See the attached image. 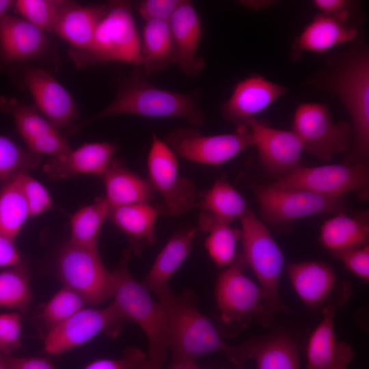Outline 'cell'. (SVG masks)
<instances>
[{
	"instance_id": "obj_1",
	"label": "cell",
	"mask_w": 369,
	"mask_h": 369,
	"mask_svg": "<svg viewBox=\"0 0 369 369\" xmlns=\"http://www.w3.org/2000/svg\"><path fill=\"white\" fill-rule=\"evenodd\" d=\"M361 32L351 47L330 58L311 83L336 96L348 111L352 151L346 163H368L369 156V52Z\"/></svg>"
},
{
	"instance_id": "obj_2",
	"label": "cell",
	"mask_w": 369,
	"mask_h": 369,
	"mask_svg": "<svg viewBox=\"0 0 369 369\" xmlns=\"http://www.w3.org/2000/svg\"><path fill=\"white\" fill-rule=\"evenodd\" d=\"M165 307L169 321V366L184 362H195L200 357L213 353H223L238 366L249 359L248 344L230 345L210 319L197 308L190 292L178 296L172 290L159 298Z\"/></svg>"
},
{
	"instance_id": "obj_3",
	"label": "cell",
	"mask_w": 369,
	"mask_h": 369,
	"mask_svg": "<svg viewBox=\"0 0 369 369\" xmlns=\"http://www.w3.org/2000/svg\"><path fill=\"white\" fill-rule=\"evenodd\" d=\"M146 76L144 70H135L107 107L73 124L67 133L73 135L98 120L117 115L182 118L195 126L204 123L205 115L200 107V92L183 94L162 89L151 84Z\"/></svg>"
},
{
	"instance_id": "obj_4",
	"label": "cell",
	"mask_w": 369,
	"mask_h": 369,
	"mask_svg": "<svg viewBox=\"0 0 369 369\" xmlns=\"http://www.w3.org/2000/svg\"><path fill=\"white\" fill-rule=\"evenodd\" d=\"M129 253L125 252L113 271L115 279L113 301L123 316L135 322L149 342L147 361L143 369H163L169 351V329L166 310L155 301L128 268Z\"/></svg>"
},
{
	"instance_id": "obj_5",
	"label": "cell",
	"mask_w": 369,
	"mask_h": 369,
	"mask_svg": "<svg viewBox=\"0 0 369 369\" xmlns=\"http://www.w3.org/2000/svg\"><path fill=\"white\" fill-rule=\"evenodd\" d=\"M70 56L79 67L112 62L140 66L141 40L130 3L126 1L108 3L88 47Z\"/></svg>"
},
{
	"instance_id": "obj_6",
	"label": "cell",
	"mask_w": 369,
	"mask_h": 369,
	"mask_svg": "<svg viewBox=\"0 0 369 369\" xmlns=\"http://www.w3.org/2000/svg\"><path fill=\"white\" fill-rule=\"evenodd\" d=\"M243 262L251 269L262 289L266 305L275 314L290 312L279 296L284 266L282 251L266 226L249 210L240 219Z\"/></svg>"
},
{
	"instance_id": "obj_7",
	"label": "cell",
	"mask_w": 369,
	"mask_h": 369,
	"mask_svg": "<svg viewBox=\"0 0 369 369\" xmlns=\"http://www.w3.org/2000/svg\"><path fill=\"white\" fill-rule=\"evenodd\" d=\"M148 180L161 199L160 213L169 217L183 215L197 206L198 193L193 182L180 172L177 156L153 134L147 159Z\"/></svg>"
},
{
	"instance_id": "obj_8",
	"label": "cell",
	"mask_w": 369,
	"mask_h": 369,
	"mask_svg": "<svg viewBox=\"0 0 369 369\" xmlns=\"http://www.w3.org/2000/svg\"><path fill=\"white\" fill-rule=\"evenodd\" d=\"M57 267L64 286L77 293L86 305H99L113 297V273L105 266L98 249L68 241L59 254Z\"/></svg>"
},
{
	"instance_id": "obj_9",
	"label": "cell",
	"mask_w": 369,
	"mask_h": 369,
	"mask_svg": "<svg viewBox=\"0 0 369 369\" xmlns=\"http://www.w3.org/2000/svg\"><path fill=\"white\" fill-rule=\"evenodd\" d=\"M239 262L226 268L219 275L215 297L221 320L227 325H245L256 320L268 327L275 314L266 305L260 285L246 276Z\"/></svg>"
},
{
	"instance_id": "obj_10",
	"label": "cell",
	"mask_w": 369,
	"mask_h": 369,
	"mask_svg": "<svg viewBox=\"0 0 369 369\" xmlns=\"http://www.w3.org/2000/svg\"><path fill=\"white\" fill-rule=\"evenodd\" d=\"M292 131L299 138L304 151L325 161L348 150L353 141L351 124L335 122L329 107L321 103L299 105L295 111Z\"/></svg>"
},
{
	"instance_id": "obj_11",
	"label": "cell",
	"mask_w": 369,
	"mask_h": 369,
	"mask_svg": "<svg viewBox=\"0 0 369 369\" xmlns=\"http://www.w3.org/2000/svg\"><path fill=\"white\" fill-rule=\"evenodd\" d=\"M329 197H344L356 191L361 197L368 196L369 169L365 163H345L316 167H300L271 183Z\"/></svg>"
},
{
	"instance_id": "obj_12",
	"label": "cell",
	"mask_w": 369,
	"mask_h": 369,
	"mask_svg": "<svg viewBox=\"0 0 369 369\" xmlns=\"http://www.w3.org/2000/svg\"><path fill=\"white\" fill-rule=\"evenodd\" d=\"M253 191L267 223L284 225L321 213H344V197H329L305 190L255 184Z\"/></svg>"
},
{
	"instance_id": "obj_13",
	"label": "cell",
	"mask_w": 369,
	"mask_h": 369,
	"mask_svg": "<svg viewBox=\"0 0 369 369\" xmlns=\"http://www.w3.org/2000/svg\"><path fill=\"white\" fill-rule=\"evenodd\" d=\"M176 156L208 165H222L253 146L248 126L234 133L205 135L192 128H180L167 134L165 140Z\"/></svg>"
},
{
	"instance_id": "obj_14",
	"label": "cell",
	"mask_w": 369,
	"mask_h": 369,
	"mask_svg": "<svg viewBox=\"0 0 369 369\" xmlns=\"http://www.w3.org/2000/svg\"><path fill=\"white\" fill-rule=\"evenodd\" d=\"M126 320L113 303L102 308H84L48 332L43 351L59 356L84 344L101 332L114 336Z\"/></svg>"
},
{
	"instance_id": "obj_15",
	"label": "cell",
	"mask_w": 369,
	"mask_h": 369,
	"mask_svg": "<svg viewBox=\"0 0 369 369\" xmlns=\"http://www.w3.org/2000/svg\"><path fill=\"white\" fill-rule=\"evenodd\" d=\"M23 81L38 111L57 130H68L78 118L74 99L48 71L32 66L25 67Z\"/></svg>"
},
{
	"instance_id": "obj_16",
	"label": "cell",
	"mask_w": 369,
	"mask_h": 369,
	"mask_svg": "<svg viewBox=\"0 0 369 369\" xmlns=\"http://www.w3.org/2000/svg\"><path fill=\"white\" fill-rule=\"evenodd\" d=\"M247 126L260 161L268 171L282 177L302 166L303 147L292 130L273 128L255 118L249 120Z\"/></svg>"
},
{
	"instance_id": "obj_17",
	"label": "cell",
	"mask_w": 369,
	"mask_h": 369,
	"mask_svg": "<svg viewBox=\"0 0 369 369\" xmlns=\"http://www.w3.org/2000/svg\"><path fill=\"white\" fill-rule=\"evenodd\" d=\"M287 92L286 87L259 74H252L238 81L230 97L222 105L223 116L236 128L247 122Z\"/></svg>"
},
{
	"instance_id": "obj_18",
	"label": "cell",
	"mask_w": 369,
	"mask_h": 369,
	"mask_svg": "<svg viewBox=\"0 0 369 369\" xmlns=\"http://www.w3.org/2000/svg\"><path fill=\"white\" fill-rule=\"evenodd\" d=\"M345 295L323 310V319L312 333L307 346L305 369H350L355 351L338 339L334 328L337 308Z\"/></svg>"
},
{
	"instance_id": "obj_19",
	"label": "cell",
	"mask_w": 369,
	"mask_h": 369,
	"mask_svg": "<svg viewBox=\"0 0 369 369\" xmlns=\"http://www.w3.org/2000/svg\"><path fill=\"white\" fill-rule=\"evenodd\" d=\"M48 47L45 32L29 21L8 14L0 18V70L12 63L38 58Z\"/></svg>"
},
{
	"instance_id": "obj_20",
	"label": "cell",
	"mask_w": 369,
	"mask_h": 369,
	"mask_svg": "<svg viewBox=\"0 0 369 369\" xmlns=\"http://www.w3.org/2000/svg\"><path fill=\"white\" fill-rule=\"evenodd\" d=\"M116 146L111 143H85L62 159H50L42 165L52 180H63L80 175L102 177L114 160Z\"/></svg>"
},
{
	"instance_id": "obj_21",
	"label": "cell",
	"mask_w": 369,
	"mask_h": 369,
	"mask_svg": "<svg viewBox=\"0 0 369 369\" xmlns=\"http://www.w3.org/2000/svg\"><path fill=\"white\" fill-rule=\"evenodd\" d=\"M176 48V63L187 76H199L204 59L197 55L202 39V25L198 14L190 1L183 0L169 20Z\"/></svg>"
},
{
	"instance_id": "obj_22",
	"label": "cell",
	"mask_w": 369,
	"mask_h": 369,
	"mask_svg": "<svg viewBox=\"0 0 369 369\" xmlns=\"http://www.w3.org/2000/svg\"><path fill=\"white\" fill-rule=\"evenodd\" d=\"M196 206L200 210L197 228L206 233L216 226L241 219L249 210L244 197L224 176L198 195Z\"/></svg>"
},
{
	"instance_id": "obj_23",
	"label": "cell",
	"mask_w": 369,
	"mask_h": 369,
	"mask_svg": "<svg viewBox=\"0 0 369 369\" xmlns=\"http://www.w3.org/2000/svg\"><path fill=\"white\" fill-rule=\"evenodd\" d=\"M197 231V228H192L173 235L158 254L146 277L141 282L158 298L171 290L169 282L189 255Z\"/></svg>"
},
{
	"instance_id": "obj_24",
	"label": "cell",
	"mask_w": 369,
	"mask_h": 369,
	"mask_svg": "<svg viewBox=\"0 0 369 369\" xmlns=\"http://www.w3.org/2000/svg\"><path fill=\"white\" fill-rule=\"evenodd\" d=\"M287 273L298 297L312 308L320 306L327 300L336 282L334 270L321 261L290 263Z\"/></svg>"
},
{
	"instance_id": "obj_25",
	"label": "cell",
	"mask_w": 369,
	"mask_h": 369,
	"mask_svg": "<svg viewBox=\"0 0 369 369\" xmlns=\"http://www.w3.org/2000/svg\"><path fill=\"white\" fill-rule=\"evenodd\" d=\"M359 33L357 25L353 22L320 13L305 26L292 46L297 51L323 53L354 41Z\"/></svg>"
},
{
	"instance_id": "obj_26",
	"label": "cell",
	"mask_w": 369,
	"mask_h": 369,
	"mask_svg": "<svg viewBox=\"0 0 369 369\" xmlns=\"http://www.w3.org/2000/svg\"><path fill=\"white\" fill-rule=\"evenodd\" d=\"M102 178L104 197L110 208L152 204L154 199L155 191L149 180L129 169L118 159H114Z\"/></svg>"
},
{
	"instance_id": "obj_27",
	"label": "cell",
	"mask_w": 369,
	"mask_h": 369,
	"mask_svg": "<svg viewBox=\"0 0 369 369\" xmlns=\"http://www.w3.org/2000/svg\"><path fill=\"white\" fill-rule=\"evenodd\" d=\"M160 214L152 204H130L110 208L108 219L126 235L134 253L140 254L155 242V223Z\"/></svg>"
},
{
	"instance_id": "obj_28",
	"label": "cell",
	"mask_w": 369,
	"mask_h": 369,
	"mask_svg": "<svg viewBox=\"0 0 369 369\" xmlns=\"http://www.w3.org/2000/svg\"><path fill=\"white\" fill-rule=\"evenodd\" d=\"M108 4L82 6L74 2L62 14L54 32L70 46V55L85 51Z\"/></svg>"
},
{
	"instance_id": "obj_29",
	"label": "cell",
	"mask_w": 369,
	"mask_h": 369,
	"mask_svg": "<svg viewBox=\"0 0 369 369\" xmlns=\"http://www.w3.org/2000/svg\"><path fill=\"white\" fill-rule=\"evenodd\" d=\"M141 40V66L146 75L161 71L176 63V54L169 22L146 21Z\"/></svg>"
},
{
	"instance_id": "obj_30",
	"label": "cell",
	"mask_w": 369,
	"mask_h": 369,
	"mask_svg": "<svg viewBox=\"0 0 369 369\" xmlns=\"http://www.w3.org/2000/svg\"><path fill=\"white\" fill-rule=\"evenodd\" d=\"M366 217H351L344 213L327 220L320 228V241L331 253L368 244Z\"/></svg>"
},
{
	"instance_id": "obj_31",
	"label": "cell",
	"mask_w": 369,
	"mask_h": 369,
	"mask_svg": "<svg viewBox=\"0 0 369 369\" xmlns=\"http://www.w3.org/2000/svg\"><path fill=\"white\" fill-rule=\"evenodd\" d=\"M247 344L249 358L256 362L257 369H301L297 345L286 336Z\"/></svg>"
},
{
	"instance_id": "obj_32",
	"label": "cell",
	"mask_w": 369,
	"mask_h": 369,
	"mask_svg": "<svg viewBox=\"0 0 369 369\" xmlns=\"http://www.w3.org/2000/svg\"><path fill=\"white\" fill-rule=\"evenodd\" d=\"M110 206L104 197L77 210L70 218V242L79 246L98 249L100 231L108 219Z\"/></svg>"
},
{
	"instance_id": "obj_33",
	"label": "cell",
	"mask_w": 369,
	"mask_h": 369,
	"mask_svg": "<svg viewBox=\"0 0 369 369\" xmlns=\"http://www.w3.org/2000/svg\"><path fill=\"white\" fill-rule=\"evenodd\" d=\"M29 211L18 174L0 189V232L14 240L28 219Z\"/></svg>"
},
{
	"instance_id": "obj_34",
	"label": "cell",
	"mask_w": 369,
	"mask_h": 369,
	"mask_svg": "<svg viewBox=\"0 0 369 369\" xmlns=\"http://www.w3.org/2000/svg\"><path fill=\"white\" fill-rule=\"evenodd\" d=\"M0 109L13 118L24 141L57 129L37 108L23 104L14 98L1 96Z\"/></svg>"
},
{
	"instance_id": "obj_35",
	"label": "cell",
	"mask_w": 369,
	"mask_h": 369,
	"mask_svg": "<svg viewBox=\"0 0 369 369\" xmlns=\"http://www.w3.org/2000/svg\"><path fill=\"white\" fill-rule=\"evenodd\" d=\"M73 3L66 0H18L14 6L23 18L40 30L54 32L62 14Z\"/></svg>"
},
{
	"instance_id": "obj_36",
	"label": "cell",
	"mask_w": 369,
	"mask_h": 369,
	"mask_svg": "<svg viewBox=\"0 0 369 369\" xmlns=\"http://www.w3.org/2000/svg\"><path fill=\"white\" fill-rule=\"evenodd\" d=\"M32 298L27 272L20 264L0 273V307L25 311Z\"/></svg>"
},
{
	"instance_id": "obj_37",
	"label": "cell",
	"mask_w": 369,
	"mask_h": 369,
	"mask_svg": "<svg viewBox=\"0 0 369 369\" xmlns=\"http://www.w3.org/2000/svg\"><path fill=\"white\" fill-rule=\"evenodd\" d=\"M41 157L10 137L0 135V180L5 182L20 172L38 167Z\"/></svg>"
},
{
	"instance_id": "obj_38",
	"label": "cell",
	"mask_w": 369,
	"mask_h": 369,
	"mask_svg": "<svg viewBox=\"0 0 369 369\" xmlns=\"http://www.w3.org/2000/svg\"><path fill=\"white\" fill-rule=\"evenodd\" d=\"M204 245L211 260L219 266H229L236 262L237 242L241 230L230 224L215 226L208 232Z\"/></svg>"
},
{
	"instance_id": "obj_39",
	"label": "cell",
	"mask_w": 369,
	"mask_h": 369,
	"mask_svg": "<svg viewBox=\"0 0 369 369\" xmlns=\"http://www.w3.org/2000/svg\"><path fill=\"white\" fill-rule=\"evenodd\" d=\"M85 301L74 291L64 286L46 304L41 318L49 331L84 308Z\"/></svg>"
},
{
	"instance_id": "obj_40",
	"label": "cell",
	"mask_w": 369,
	"mask_h": 369,
	"mask_svg": "<svg viewBox=\"0 0 369 369\" xmlns=\"http://www.w3.org/2000/svg\"><path fill=\"white\" fill-rule=\"evenodd\" d=\"M18 177L28 204L30 218L36 217L54 207L48 189L28 171L20 172Z\"/></svg>"
},
{
	"instance_id": "obj_41",
	"label": "cell",
	"mask_w": 369,
	"mask_h": 369,
	"mask_svg": "<svg viewBox=\"0 0 369 369\" xmlns=\"http://www.w3.org/2000/svg\"><path fill=\"white\" fill-rule=\"evenodd\" d=\"M27 148L38 154L47 155L53 159H62L72 150L66 137L55 129L25 141Z\"/></svg>"
},
{
	"instance_id": "obj_42",
	"label": "cell",
	"mask_w": 369,
	"mask_h": 369,
	"mask_svg": "<svg viewBox=\"0 0 369 369\" xmlns=\"http://www.w3.org/2000/svg\"><path fill=\"white\" fill-rule=\"evenodd\" d=\"M22 323L18 312L0 314V351L8 354L21 344Z\"/></svg>"
},
{
	"instance_id": "obj_43",
	"label": "cell",
	"mask_w": 369,
	"mask_h": 369,
	"mask_svg": "<svg viewBox=\"0 0 369 369\" xmlns=\"http://www.w3.org/2000/svg\"><path fill=\"white\" fill-rule=\"evenodd\" d=\"M353 273L364 282L369 280V245L331 253Z\"/></svg>"
},
{
	"instance_id": "obj_44",
	"label": "cell",
	"mask_w": 369,
	"mask_h": 369,
	"mask_svg": "<svg viewBox=\"0 0 369 369\" xmlns=\"http://www.w3.org/2000/svg\"><path fill=\"white\" fill-rule=\"evenodd\" d=\"M147 355L137 348H129L118 359H102L88 364L84 369H143Z\"/></svg>"
},
{
	"instance_id": "obj_45",
	"label": "cell",
	"mask_w": 369,
	"mask_h": 369,
	"mask_svg": "<svg viewBox=\"0 0 369 369\" xmlns=\"http://www.w3.org/2000/svg\"><path fill=\"white\" fill-rule=\"evenodd\" d=\"M183 0H144L137 6L140 16L146 20L169 22Z\"/></svg>"
},
{
	"instance_id": "obj_46",
	"label": "cell",
	"mask_w": 369,
	"mask_h": 369,
	"mask_svg": "<svg viewBox=\"0 0 369 369\" xmlns=\"http://www.w3.org/2000/svg\"><path fill=\"white\" fill-rule=\"evenodd\" d=\"M313 4L321 14L331 15L343 21L351 18L352 3L344 0H315Z\"/></svg>"
},
{
	"instance_id": "obj_47",
	"label": "cell",
	"mask_w": 369,
	"mask_h": 369,
	"mask_svg": "<svg viewBox=\"0 0 369 369\" xmlns=\"http://www.w3.org/2000/svg\"><path fill=\"white\" fill-rule=\"evenodd\" d=\"M2 364L5 369H55L48 359L41 357L18 358L7 356Z\"/></svg>"
},
{
	"instance_id": "obj_48",
	"label": "cell",
	"mask_w": 369,
	"mask_h": 369,
	"mask_svg": "<svg viewBox=\"0 0 369 369\" xmlns=\"http://www.w3.org/2000/svg\"><path fill=\"white\" fill-rule=\"evenodd\" d=\"M21 263L14 240L0 232V267H12Z\"/></svg>"
},
{
	"instance_id": "obj_49",
	"label": "cell",
	"mask_w": 369,
	"mask_h": 369,
	"mask_svg": "<svg viewBox=\"0 0 369 369\" xmlns=\"http://www.w3.org/2000/svg\"><path fill=\"white\" fill-rule=\"evenodd\" d=\"M241 2H243L241 3L243 4L245 7L255 10H258L262 8H266L267 6L273 3V1H247Z\"/></svg>"
},
{
	"instance_id": "obj_50",
	"label": "cell",
	"mask_w": 369,
	"mask_h": 369,
	"mask_svg": "<svg viewBox=\"0 0 369 369\" xmlns=\"http://www.w3.org/2000/svg\"><path fill=\"white\" fill-rule=\"evenodd\" d=\"M168 369H206L200 367L195 362H184L169 366Z\"/></svg>"
},
{
	"instance_id": "obj_51",
	"label": "cell",
	"mask_w": 369,
	"mask_h": 369,
	"mask_svg": "<svg viewBox=\"0 0 369 369\" xmlns=\"http://www.w3.org/2000/svg\"><path fill=\"white\" fill-rule=\"evenodd\" d=\"M14 5V1L11 0H0V18L8 14V11Z\"/></svg>"
},
{
	"instance_id": "obj_52",
	"label": "cell",
	"mask_w": 369,
	"mask_h": 369,
	"mask_svg": "<svg viewBox=\"0 0 369 369\" xmlns=\"http://www.w3.org/2000/svg\"><path fill=\"white\" fill-rule=\"evenodd\" d=\"M0 369H5L2 363L0 364Z\"/></svg>"
}]
</instances>
